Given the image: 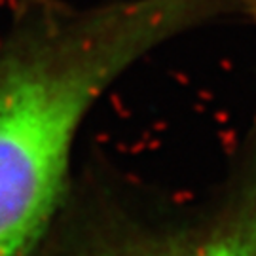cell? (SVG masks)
<instances>
[{
    "instance_id": "obj_1",
    "label": "cell",
    "mask_w": 256,
    "mask_h": 256,
    "mask_svg": "<svg viewBox=\"0 0 256 256\" xmlns=\"http://www.w3.org/2000/svg\"><path fill=\"white\" fill-rule=\"evenodd\" d=\"M220 0L36 6L0 42V256H27L63 196L74 137L138 57Z\"/></svg>"
},
{
    "instance_id": "obj_2",
    "label": "cell",
    "mask_w": 256,
    "mask_h": 256,
    "mask_svg": "<svg viewBox=\"0 0 256 256\" xmlns=\"http://www.w3.org/2000/svg\"><path fill=\"white\" fill-rule=\"evenodd\" d=\"M63 256H256V180L203 224L92 241Z\"/></svg>"
},
{
    "instance_id": "obj_3",
    "label": "cell",
    "mask_w": 256,
    "mask_h": 256,
    "mask_svg": "<svg viewBox=\"0 0 256 256\" xmlns=\"http://www.w3.org/2000/svg\"><path fill=\"white\" fill-rule=\"evenodd\" d=\"M224 4L234 10H241L252 23H256V0H224Z\"/></svg>"
}]
</instances>
